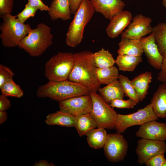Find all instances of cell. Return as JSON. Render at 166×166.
Returning a JSON list of instances; mask_svg holds the SVG:
<instances>
[{"label":"cell","mask_w":166,"mask_h":166,"mask_svg":"<svg viewBox=\"0 0 166 166\" xmlns=\"http://www.w3.org/2000/svg\"><path fill=\"white\" fill-rule=\"evenodd\" d=\"M93 53L89 51L74 53V64L68 80L83 85L90 92H97L101 84L96 76Z\"/></svg>","instance_id":"1"},{"label":"cell","mask_w":166,"mask_h":166,"mask_svg":"<svg viewBox=\"0 0 166 166\" xmlns=\"http://www.w3.org/2000/svg\"><path fill=\"white\" fill-rule=\"evenodd\" d=\"M89 89L83 85L69 80L59 81H49L39 86L37 97H48L58 102L71 97L89 94Z\"/></svg>","instance_id":"2"},{"label":"cell","mask_w":166,"mask_h":166,"mask_svg":"<svg viewBox=\"0 0 166 166\" xmlns=\"http://www.w3.org/2000/svg\"><path fill=\"white\" fill-rule=\"evenodd\" d=\"M53 38L50 28L44 23H40L31 30L18 46L31 56L38 57L52 45Z\"/></svg>","instance_id":"3"},{"label":"cell","mask_w":166,"mask_h":166,"mask_svg":"<svg viewBox=\"0 0 166 166\" xmlns=\"http://www.w3.org/2000/svg\"><path fill=\"white\" fill-rule=\"evenodd\" d=\"M95 12L90 0H82L66 34L65 42L68 46L75 47L81 43L85 28Z\"/></svg>","instance_id":"4"},{"label":"cell","mask_w":166,"mask_h":166,"mask_svg":"<svg viewBox=\"0 0 166 166\" xmlns=\"http://www.w3.org/2000/svg\"><path fill=\"white\" fill-rule=\"evenodd\" d=\"M0 17L3 20L0 27L2 44L7 48L18 46L20 41L32 29L30 26L20 22L11 14L6 13Z\"/></svg>","instance_id":"5"},{"label":"cell","mask_w":166,"mask_h":166,"mask_svg":"<svg viewBox=\"0 0 166 166\" xmlns=\"http://www.w3.org/2000/svg\"><path fill=\"white\" fill-rule=\"evenodd\" d=\"M74 61V53L59 52L46 62L45 75L49 81H59L68 80Z\"/></svg>","instance_id":"6"},{"label":"cell","mask_w":166,"mask_h":166,"mask_svg":"<svg viewBox=\"0 0 166 166\" xmlns=\"http://www.w3.org/2000/svg\"><path fill=\"white\" fill-rule=\"evenodd\" d=\"M93 104L91 113L96 121L97 128H115L117 113L97 92H90Z\"/></svg>","instance_id":"7"},{"label":"cell","mask_w":166,"mask_h":166,"mask_svg":"<svg viewBox=\"0 0 166 166\" xmlns=\"http://www.w3.org/2000/svg\"><path fill=\"white\" fill-rule=\"evenodd\" d=\"M159 118L150 103L131 114H118L115 128L117 133H121L129 127L135 125L140 126L148 122L157 120Z\"/></svg>","instance_id":"8"},{"label":"cell","mask_w":166,"mask_h":166,"mask_svg":"<svg viewBox=\"0 0 166 166\" xmlns=\"http://www.w3.org/2000/svg\"><path fill=\"white\" fill-rule=\"evenodd\" d=\"M128 143L121 133L107 134L103 146L105 156L113 163L122 161L127 155Z\"/></svg>","instance_id":"9"},{"label":"cell","mask_w":166,"mask_h":166,"mask_svg":"<svg viewBox=\"0 0 166 166\" xmlns=\"http://www.w3.org/2000/svg\"><path fill=\"white\" fill-rule=\"evenodd\" d=\"M136 152L138 163L145 164L154 156L164 154L166 152V143L164 141L141 138L137 142Z\"/></svg>","instance_id":"10"},{"label":"cell","mask_w":166,"mask_h":166,"mask_svg":"<svg viewBox=\"0 0 166 166\" xmlns=\"http://www.w3.org/2000/svg\"><path fill=\"white\" fill-rule=\"evenodd\" d=\"M60 110L76 116L91 113L93 107L90 94L71 97L59 102Z\"/></svg>","instance_id":"11"},{"label":"cell","mask_w":166,"mask_h":166,"mask_svg":"<svg viewBox=\"0 0 166 166\" xmlns=\"http://www.w3.org/2000/svg\"><path fill=\"white\" fill-rule=\"evenodd\" d=\"M152 19L141 14L135 16L128 28L121 34V38L140 40L152 32Z\"/></svg>","instance_id":"12"},{"label":"cell","mask_w":166,"mask_h":166,"mask_svg":"<svg viewBox=\"0 0 166 166\" xmlns=\"http://www.w3.org/2000/svg\"><path fill=\"white\" fill-rule=\"evenodd\" d=\"M135 135L141 138L165 141L166 140V123L156 120L148 122L140 125Z\"/></svg>","instance_id":"13"},{"label":"cell","mask_w":166,"mask_h":166,"mask_svg":"<svg viewBox=\"0 0 166 166\" xmlns=\"http://www.w3.org/2000/svg\"><path fill=\"white\" fill-rule=\"evenodd\" d=\"M140 41L149 64L154 69L160 70L164 57L159 51L153 34L152 33L147 37L142 38Z\"/></svg>","instance_id":"14"},{"label":"cell","mask_w":166,"mask_h":166,"mask_svg":"<svg viewBox=\"0 0 166 166\" xmlns=\"http://www.w3.org/2000/svg\"><path fill=\"white\" fill-rule=\"evenodd\" d=\"M95 11L102 14L106 19L111 20L121 12L125 6L122 0H90Z\"/></svg>","instance_id":"15"},{"label":"cell","mask_w":166,"mask_h":166,"mask_svg":"<svg viewBox=\"0 0 166 166\" xmlns=\"http://www.w3.org/2000/svg\"><path fill=\"white\" fill-rule=\"evenodd\" d=\"M132 15L128 11H122L114 17L107 26L106 31L108 36L114 38L121 34L132 20Z\"/></svg>","instance_id":"16"},{"label":"cell","mask_w":166,"mask_h":166,"mask_svg":"<svg viewBox=\"0 0 166 166\" xmlns=\"http://www.w3.org/2000/svg\"><path fill=\"white\" fill-rule=\"evenodd\" d=\"M50 19L67 21L71 19L72 14L69 0H53L48 11Z\"/></svg>","instance_id":"17"},{"label":"cell","mask_w":166,"mask_h":166,"mask_svg":"<svg viewBox=\"0 0 166 166\" xmlns=\"http://www.w3.org/2000/svg\"><path fill=\"white\" fill-rule=\"evenodd\" d=\"M150 103L159 118L166 119V83H163L159 86Z\"/></svg>","instance_id":"18"},{"label":"cell","mask_w":166,"mask_h":166,"mask_svg":"<svg viewBox=\"0 0 166 166\" xmlns=\"http://www.w3.org/2000/svg\"><path fill=\"white\" fill-rule=\"evenodd\" d=\"M152 79V73L146 71L135 77L131 80L140 101H142L148 93L149 84Z\"/></svg>","instance_id":"19"},{"label":"cell","mask_w":166,"mask_h":166,"mask_svg":"<svg viewBox=\"0 0 166 166\" xmlns=\"http://www.w3.org/2000/svg\"><path fill=\"white\" fill-rule=\"evenodd\" d=\"M97 91L104 100L108 104L113 100L123 99L124 95L118 80L107 85L103 87H100Z\"/></svg>","instance_id":"20"},{"label":"cell","mask_w":166,"mask_h":166,"mask_svg":"<svg viewBox=\"0 0 166 166\" xmlns=\"http://www.w3.org/2000/svg\"><path fill=\"white\" fill-rule=\"evenodd\" d=\"M75 116L61 110L49 114L45 120L49 125H57L65 127H74Z\"/></svg>","instance_id":"21"},{"label":"cell","mask_w":166,"mask_h":166,"mask_svg":"<svg viewBox=\"0 0 166 166\" xmlns=\"http://www.w3.org/2000/svg\"><path fill=\"white\" fill-rule=\"evenodd\" d=\"M118 45V54L141 56L144 53L140 40L121 38Z\"/></svg>","instance_id":"22"},{"label":"cell","mask_w":166,"mask_h":166,"mask_svg":"<svg viewBox=\"0 0 166 166\" xmlns=\"http://www.w3.org/2000/svg\"><path fill=\"white\" fill-rule=\"evenodd\" d=\"M74 127L80 136L87 135L97 127V123L91 113L75 116Z\"/></svg>","instance_id":"23"},{"label":"cell","mask_w":166,"mask_h":166,"mask_svg":"<svg viewBox=\"0 0 166 166\" xmlns=\"http://www.w3.org/2000/svg\"><path fill=\"white\" fill-rule=\"evenodd\" d=\"M142 61L141 56L118 54L115 60V63L119 70L130 72L133 71Z\"/></svg>","instance_id":"24"},{"label":"cell","mask_w":166,"mask_h":166,"mask_svg":"<svg viewBox=\"0 0 166 166\" xmlns=\"http://www.w3.org/2000/svg\"><path fill=\"white\" fill-rule=\"evenodd\" d=\"M152 33L160 54L166 57V23H159L153 27Z\"/></svg>","instance_id":"25"},{"label":"cell","mask_w":166,"mask_h":166,"mask_svg":"<svg viewBox=\"0 0 166 166\" xmlns=\"http://www.w3.org/2000/svg\"><path fill=\"white\" fill-rule=\"evenodd\" d=\"M97 128L90 131L87 135V140L89 145L95 149L103 147L107 135L105 128Z\"/></svg>","instance_id":"26"},{"label":"cell","mask_w":166,"mask_h":166,"mask_svg":"<svg viewBox=\"0 0 166 166\" xmlns=\"http://www.w3.org/2000/svg\"><path fill=\"white\" fill-rule=\"evenodd\" d=\"M96 74L100 83L103 85L118 80L119 76L118 70L114 65L105 68H97Z\"/></svg>","instance_id":"27"},{"label":"cell","mask_w":166,"mask_h":166,"mask_svg":"<svg viewBox=\"0 0 166 166\" xmlns=\"http://www.w3.org/2000/svg\"><path fill=\"white\" fill-rule=\"evenodd\" d=\"M93 59L97 68H105L112 66L115 63V60L108 50L103 48L93 53Z\"/></svg>","instance_id":"28"},{"label":"cell","mask_w":166,"mask_h":166,"mask_svg":"<svg viewBox=\"0 0 166 166\" xmlns=\"http://www.w3.org/2000/svg\"><path fill=\"white\" fill-rule=\"evenodd\" d=\"M2 94L6 96L19 98L23 93L20 87L12 79L5 82L0 87Z\"/></svg>","instance_id":"29"},{"label":"cell","mask_w":166,"mask_h":166,"mask_svg":"<svg viewBox=\"0 0 166 166\" xmlns=\"http://www.w3.org/2000/svg\"><path fill=\"white\" fill-rule=\"evenodd\" d=\"M118 80L125 96L134 100L137 104L140 101L131 80H130L127 77L122 75H119Z\"/></svg>","instance_id":"30"},{"label":"cell","mask_w":166,"mask_h":166,"mask_svg":"<svg viewBox=\"0 0 166 166\" xmlns=\"http://www.w3.org/2000/svg\"><path fill=\"white\" fill-rule=\"evenodd\" d=\"M38 10L26 4L23 10L15 16L19 21L24 23L29 18L34 17Z\"/></svg>","instance_id":"31"},{"label":"cell","mask_w":166,"mask_h":166,"mask_svg":"<svg viewBox=\"0 0 166 166\" xmlns=\"http://www.w3.org/2000/svg\"><path fill=\"white\" fill-rule=\"evenodd\" d=\"M137 103L133 100L129 98L127 100L117 99L112 101L109 105L113 108L119 109H132Z\"/></svg>","instance_id":"32"},{"label":"cell","mask_w":166,"mask_h":166,"mask_svg":"<svg viewBox=\"0 0 166 166\" xmlns=\"http://www.w3.org/2000/svg\"><path fill=\"white\" fill-rule=\"evenodd\" d=\"M14 73L9 67L0 65V87L8 81L12 79Z\"/></svg>","instance_id":"33"},{"label":"cell","mask_w":166,"mask_h":166,"mask_svg":"<svg viewBox=\"0 0 166 166\" xmlns=\"http://www.w3.org/2000/svg\"><path fill=\"white\" fill-rule=\"evenodd\" d=\"M145 164L147 166H166V159L164 154L154 156L147 161Z\"/></svg>","instance_id":"34"},{"label":"cell","mask_w":166,"mask_h":166,"mask_svg":"<svg viewBox=\"0 0 166 166\" xmlns=\"http://www.w3.org/2000/svg\"><path fill=\"white\" fill-rule=\"evenodd\" d=\"M14 6V0H0V16L11 14Z\"/></svg>","instance_id":"35"},{"label":"cell","mask_w":166,"mask_h":166,"mask_svg":"<svg viewBox=\"0 0 166 166\" xmlns=\"http://www.w3.org/2000/svg\"><path fill=\"white\" fill-rule=\"evenodd\" d=\"M27 4L41 11H48L49 7L44 4L41 0H27Z\"/></svg>","instance_id":"36"},{"label":"cell","mask_w":166,"mask_h":166,"mask_svg":"<svg viewBox=\"0 0 166 166\" xmlns=\"http://www.w3.org/2000/svg\"><path fill=\"white\" fill-rule=\"evenodd\" d=\"M157 77V80L166 83V57H164L161 68Z\"/></svg>","instance_id":"37"},{"label":"cell","mask_w":166,"mask_h":166,"mask_svg":"<svg viewBox=\"0 0 166 166\" xmlns=\"http://www.w3.org/2000/svg\"><path fill=\"white\" fill-rule=\"evenodd\" d=\"M7 97L2 94L0 95V111H6L11 106L10 100Z\"/></svg>","instance_id":"38"},{"label":"cell","mask_w":166,"mask_h":166,"mask_svg":"<svg viewBox=\"0 0 166 166\" xmlns=\"http://www.w3.org/2000/svg\"><path fill=\"white\" fill-rule=\"evenodd\" d=\"M72 14H74L82 0H69Z\"/></svg>","instance_id":"39"},{"label":"cell","mask_w":166,"mask_h":166,"mask_svg":"<svg viewBox=\"0 0 166 166\" xmlns=\"http://www.w3.org/2000/svg\"><path fill=\"white\" fill-rule=\"evenodd\" d=\"M54 164L52 162H49L45 160H40L34 163V166H53Z\"/></svg>","instance_id":"40"},{"label":"cell","mask_w":166,"mask_h":166,"mask_svg":"<svg viewBox=\"0 0 166 166\" xmlns=\"http://www.w3.org/2000/svg\"><path fill=\"white\" fill-rule=\"evenodd\" d=\"M7 116L6 112L5 111H0V124L4 123L7 119Z\"/></svg>","instance_id":"41"},{"label":"cell","mask_w":166,"mask_h":166,"mask_svg":"<svg viewBox=\"0 0 166 166\" xmlns=\"http://www.w3.org/2000/svg\"><path fill=\"white\" fill-rule=\"evenodd\" d=\"M162 4L166 8V0H162Z\"/></svg>","instance_id":"42"}]
</instances>
